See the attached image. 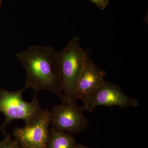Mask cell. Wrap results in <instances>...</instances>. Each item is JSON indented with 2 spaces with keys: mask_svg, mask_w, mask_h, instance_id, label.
<instances>
[{
  "mask_svg": "<svg viewBox=\"0 0 148 148\" xmlns=\"http://www.w3.org/2000/svg\"><path fill=\"white\" fill-rule=\"evenodd\" d=\"M26 77L25 90L31 88L37 93L46 90L62 101L63 85L58 52L49 46L33 45L16 53Z\"/></svg>",
  "mask_w": 148,
  "mask_h": 148,
  "instance_id": "6da1fadb",
  "label": "cell"
},
{
  "mask_svg": "<svg viewBox=\"0 0 148 148\" xmlns=\"http://www.w3.org/2000/svg\"><path fill=\"white\" fill-rule=\"evenodd\" d=\"M79 36L74 37L64 48L58 51L62 85V102L76 100L75 92L90 51L82 48Z\"/></svg>",
  "mask_w": 148,
  "mask_h": 148,
  "instance_id": "7a4b0ae2",
  "label": "cell"
},
{
  "mask_svg": "<svg viewBox=\"0 0 148 148\" xmlns=\"http://www.w3.org/2000/svg\"><path fill=\"white\" fill-rule=\"evenodd\" d=\"M25 90L22 89L10 91L4 88L0 89V113L5 118L0 126V129L5 135L6 128L13 120H23L25 125L32 124L39 117L44 110L35 93L33 100L27 102L22 98V94Z\"/></svg>",
  "mask_w": 148,
  "mask_h": 148,
  "instance_id": "3957f363",
  "label": "cell"
},
{
  "mask_svg": "<svg viewBox=\"0 0 148 148\" xmlns=\"http://www.w3.org/2000/svg\"><path fill=\"white\" fill-rule=\"evenodd\" d=\"M83 111L92 112L99 106H118L123 109L136 108L139 105L137 99L128 97L117 84L105 82L93 94L83 101Z\"/></svg>",
  "mask_w": 148,
  "mask_h": 148,
  "instance_id": "277c9868",
  "label": "cell"
},
{
  "mask_svg": "<svg viewBox=\"0 0 148 148\" xmlns=\"http://www.w3.org/2000/svg\"><path fill=\"white\" fill-rule=\"evenodd\" d=\"M76 101L62 102L53 107L51 112L52 128L73 134L82 132L88 127V121Z\"/></svg>",
  "mask_w": 148,
  "mask_h": 148,
  "instance_id": "5b68a950",
  "label": "cell"
},
{
  "mask_svg": "<svg viewBox=\"0 0 148 148\" xmlns=\"http://www.w3.org/2000/svg\"><path fill=\"white\" fill-rule=\"evenodd\" d=\"M51 116V112L47 109L32 124L14 128V137L21 147L47 148Z\"/></svg>",
  "mask_w": 148,
  "mask_h": 148,
  "instance_id": "8992f818",
  "label": "cell"
},
{
  "mask_svg": "<svg viewBox=\"0 0 148 148\" xmlns=\"http://www.w3.org/2000/svg\"><path fill=\"white\" fill-rule=\"evenodd\" d=\"M106 71L97 66L88 56L78 83L75 99L83 101L93 94L106 81Z\"/></svg>",
  "mask_w": 148,
  "mask_h": 148,
  "instance_id": "52a82bcc",
  "label": "cell"
},
{
  "mask_svg": "<svg viewBox=\"0 0 148 148\" xmlns=\"http://www.w3.org/2000/svg\"><path fill=\"white\" fill-rule=\"evenodd\" d=\"M76 140L72 134L51 128L47 148H74Z\"/></svg>",
  "mask_w": 148,
  "mask_h": 148,
  "instance_id": "ba28073f",
  "label": "cell"
},
{
  "mask_svg": "<svg viewBox=\"0 0 148 148\" xmlns=\"http://www.w3.org/2000/svg\"><path fill=\"white\" fill-rule=\"evenodd\" d=\"M5 136V138L0 141V148H21L16 140H12L7 133Z\"/></svg>",
  "mask_w": 148,
  "mask_h": 148,
  "instance_id": "9c48e42d",
  "label": "cell"
},
{
  "mask_svg": "<svg viewBox=\"0 0 148 148\" xmlns=\"http://www.w3.org/2000/svg\"><path fill=\"white\" fill-rule=\"evenodd\" d=\"M101 10H105L108 5L109 0H89Z\"/></svg>",
  "mask_w": 148,
  "mask_h": 148,
  "instance_id": "30bf717a",
  "label": "cell"
},
{
  "mask_svg": "<svg viewBox=\"0 0 148 148\" xmlns=\"http://www.w3.org/2000/svg\"><path fill=\"white\" fill-rule=\"evenodd\" d=\"M74 148H92L89 147H86V146L82 144H76L75 145Z\"/></svg>",
  "mask_w": 148,
  "mask_h": 148,
  "instance_id": "8fae6325",
  "label": "cell"
},
{
  "mask_svg": "<svg viewBox=\"0 0 148 148\" xmlns=\"http://www.w3.org/2000/svg\"><path fill=\"white\" fill-rule=\"evenodd\" d=\"M2 4V0H0V8H1V6Z\"/></svg>",
  "mask_w": 148,
  "mask_h": 148,
  "instance_id": "7c38bea8",
  "label": "cell"
},
{
  "mask_svg": "<svg viewBox=\"0 0 148 148\" xmlns=\"http://www.w3.org/2000/svg\"><path fill=\"white\" fill-rule=\"evenodd\" d=\"M21 148H22L21 147Z\"/></svg>",
  "mask_w": 148,
  "mask_h": 148,
  "instance_id": "4fadbf2b",
  "label": "cell"
}]
</instances>
